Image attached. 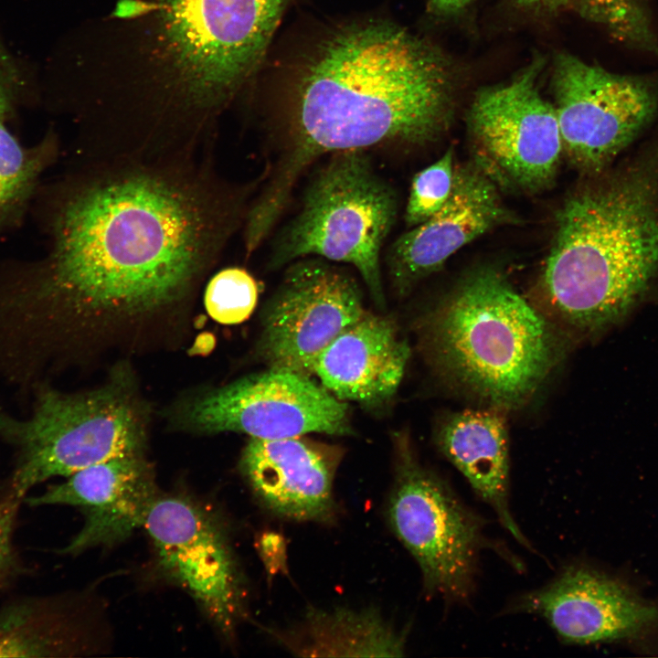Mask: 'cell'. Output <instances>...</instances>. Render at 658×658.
I'll list each match as a JSON object with an SVG mask.
<instances>
[{"mask_svg":"<svg viewBox=\"0 0 658 658\" xmlns=\"http://www.w3.org/2000/svg\"><path fill=\"white\" fill-rule=\"evenodd\" d=\"M260 182L228 181L211 154L85 161L56 196L48 255L0 282V358L45 367L91 319L186 297L242 228Z\"/></svg>","mask_w":658,"mask_h":658,"instance_id":"1","label":"cell"},{"mask_svg":"<svg viewBox=\"0 0 658 658\" xmlns=\"http://www.w3.org/2000/svg\"><path fill=\"white\" fill-rule=\"evenodd\" d=\"M289 1L115 0L87 33L82 111L143 153L211 145Z\"/></svg>","mask_w":658,"mask_h":658,"instance_id":"2","label":"cell"},{"mask_svg":"<svg viewBox=\"0 0 658 658\" xmlns=\"http://www.w3.org/2000/svg\"><path fill=\"white\" fill-rule=\"evenodd\" d=\"M450 107L444 61L407 30L367 22L333 32L291 89L256 211L278 220L300 176L324 154L430 141L445 127Z\"/></svg>","mask_w":658,"mask_h":658,"instance_id":"3","label":"cell"},{"mask_svg":"<svg viewBox=\"0 0 658 658\" xmlns=\"http://www.w3.org/2000/svg\"><path fill=\"white\" fill-rule=\"evenodd\" d=\"M568 198L542 275L551 311L583 333L621 322L658 274V139Z\"/></svg>","mask_w":658,"mask_h":658,"instance_id":"4","label":"cell"},{"mask_svg":"<svg viewBox=\"0 0 658 658\" xmlns=\"http://www.w3.org/2000/svg\"><path fill=\"white\" fill-rule=\"evenodd\" d=\"M420 329L438 370L501 409L531 398L557 356L548 321L491 268L468 275Z\"/></svg>","mask_w":658,"mask_h":658,"instance_id":"5","label":"cell"},{"mask_svg":"<svg viewBox=\"0 0 658 658\" xmlns=\"http://www.w3.org/2000/svg\"><path fill=\"white\" fill-rule=\"evenodd\" d=\"M397 213L396 193L366 150L334 153L311 180L298 213L275 238L269 264L276 269L311 256L348 263L383 308L380 253Z\"/></svg>","mask_w":658,"mask_h":658,"instance_id":"6","label":"cell"},{"mask_svg":"<svg viewBox=\"0 0 658 658\" xmlns=\"http://www.w3.org/2000/svg\"><path fill=\"white\" fill-rule=\"evenodd\" d=\"M26 417L0 412V438L16 462L10 489L24 497L56 476H69L114 458L143 454L144 425L137 403L122 387L109 386L69 394L46 383L32 390Z\"/></svg>","mask_w":658,"mask_h":658,"instance_id":"7","label":"cell"},{"mask_svg":"<svg viewBox=\"0 0 658 658\" xmlns=\"http://www.w3.org/2000/svg\"><path fill=\"white\" fill-rule=\"evenodd\" d=\"M395 446L387 520L417 562L426 594L446 604L468 603L484 548L494 549L520 569V562L486 536L484 519L419 462L407 438L397 437Z\"/></svg>","mask_w":658,"mask_h":658,"instance_id":"8","label":"cell"},{"mask_svg":"<svg viewBox=\"0 0 658 658\" xmlns=\"http://www.w3.org/2000/svg\"><path fill=\"white\" fill-rule=\"evenodd\" d=\"M554 83L563 154L589 175L610 169L657 111L650 79L610 72L568 54L557 57Z\"/></svg>","mask_w":658,"mask_h":658,"instance_id":"9","label":"cell"},{"mask_svg":"<svg viewBox=\"0 0 658 658\" xmlns=\"http://www.w3.org/2000/svg\"><path fill=\"white\" fill-rule=\"evenodd\" d=\"M156 566L228 639L247 615L244 578L222 520L198 501L158 494L143 526Z\"/></svg>","mask_w":658,"mask_h":658,"instance_id":"10","label":"cell"},{"mask_svg":"<svg viewBox=\"0 0 658 658\" xmlns=\"http://www.w3.org/2000/svg\"><path fill=\"white\" fill-rule=\"evenodd\" d=\"M541 66L482 90L469 115L477 165L496 184L526 192L553 183L563 153L555 107L537 89Z\"/></svg>","mask_w":658,"mask_h":658,"instance_id":"11","label":"cell"},{"mask_svg":"<svg viewBox=\"0 0 658 658\" xmlns=\"http://www.w3.org/2000/svg\"><path fill=\"white\" fill-rule=\"evenodd\" d=\"M365 312L347 272L319 257L299 259L265 307L259 353L270 368L310 376L321 353Z\"/></svg>","mask_w":658,"mask_h":658,"instance_id":"12","label":"cell"},{"mask_svg":"<svg viewBox=\"0 0 658 658\" xmlns=\"http://www.w3.org/2000/svg\"><path fill=\"white\" fill-rule=\"evenodd\" d=\"M186 417L201 431H236L261 440L351 432L343 400L310 376L273 368L200 397Z\"/></svg>","mask_w":658,"mask_h":658,"instance_id":"13","label":"cell"},{"mask_svg":"<svg viewBox=\"0 0 658 658\" xmlns=\"http://www.w3.org/2000/svg\"><path fill=\"white\" fill-rule=\"evenodd\" d=\"M512 612L543 618L564 643L593 644L636 636L658 625V606L583 564L565 566L547 584L518 596Z\"/></svg>","mask_w":658,"mask_h":658,"instance_id":"14","label":"cell"},{"mask_svg":"<svg viewBox=\"0 0 658 658\" xmlns=\"http://www.w3.org/2000/svg\"><path fill=\"white\" fill-rule=\"evenodd\" d=\"M497 184L477 164L455 170L451 193L430 218L389 247L386 266L393 291L408 295L457 250L506 219Z\"/></svg>","mask_w":658,"mask_h":658,"instance_id":"15","label":"cell"},{"mask_svg":"<svg viewBox=\"0 0 658 658\" xmlns=\"http://www.w3.org/2000/svg\"><path fill=\"white\" fill-rule=\"evenodd\" d=\"M158 494L143 454H134L82 469L27 502L36 506L82 508L84 525L65 548L67 553H80L94 547L113 546L143 526Z\"/></svg>","mask_w":658,"mask_h":658,"instance_id":"16","label":"cell"},{"mask_svg":"<svg viewBox=\"0 0 658 658\" xmlns=\"http://www.w3.org/2000/svg\"><path fill=\"white\" fill-rule=\"evenodd\" d=\"M342 453L299 437L250 438L240 470L258 500L272 514L293 521L329 522L336 505L334 478Z\"/></svg>","mask_w":658,"mask_h":658,"instance_id":"17","label":"cell"},{"mask_svg":"<svg viewBox=\"0 0 658 658\" xmlns=\"http://www.w3.org/2000/svg\"><path fill=\"white\" fill-rule=\"evenodd\" d=\"M409 356L396 322L366 311L321 353L313 374L337 398L373 407L396 393Z\"/></svg>","mask_w":658,"mask_h":658,"instance_id":"18","label":"cell"},{"mask_svg":"<svg viewBox=\"0 0 658 658\" xmlns=\"http://www.w3.org/2000/svg\"><path fill=\"white\" fill-rule=\"evenodd\" d=\"M503 410L489 406L447 417L437 431L436 444L491 506L503 527L532 550L510 509L508 436Z\"/></svg>","mask_w":658,"mask_h":658,"instance_id":"19","label":"cell"},{"mask_svg":"<svg viewBox=\"0 0 658 658\" xmlns=\"http://www.w3.org/2000/svg\"><path fill=\"white\" fill-rule=\"evenodd\" d=\"M277 637L293 653L310 657H400L407 642L404 631L372 608L311 609Z\"/></svg>","mask_w":658,"mask_h":658,"instance_id":"20","label":"cell"},{"mask_svg":"<svg viewBox=\"0 0 658 658\" xmlns=\"http://www.w3.org/2000/svg\"><path fill=\"white\" fill-rule=\"evenodd\" d=\"M21 70L0 82V231L15 218L41 172L57 154L49 138L33 148H24L5 126V117L22 82Z\"/></svg>","mask_w":658,"mask_h":658,"instance_id":"21","label":"cell"},{"mask_svg":"<svg viewBox=\"0 0 658 658\" xmlns=\"http://www.w3.org/2000/svg\"><path fill=\"white\" fill-rule=\"evenodd\" d=\"M41 614L29 606L0 614V657H43L69 650L60 625Z\"/></svg>","mask_w":658,"mask_h":658,"instance_id":"22","label":"cell"},{"mask_svg":"<svg viewBox=\"0 0 658 658\" xmlns=\"http://www.w3.org/2000/svg\"><path fill=\"white\" fill-rule=\"evenodd\" d=\"M259 292L258 281L246 269L225 267L208 281L204 295L205 307L216 322L239 324L253 313Z\"/></svg>","mask_w":658,"mask_h":658,"instance_id":"23","label":"cell"},{"mask_svg":"<svg viewBox=\"0 0 658 658\" xmlns=\"http://www.w3.org/2000/svg\"><path fill=\"white\" fill-rule=\"evenodd\" d=\"M454 175L453 152L449 149L414 176L405 211L408 226L424 222L444 205L451 193Z\"/></svg>","mask_w":658,"mask_h":658,"instance_id":"24","label":"cell"},{"mask_svg":"<svg viewBox=\"0 0 658 658\" xmlns=\"http://www.w3.org/2000/svg\"><path fill=\"white\" fill-rule=\"evenodd\" d=\"M22 499L9 488L0 494V576L7 567L11 556V538L18 503Z\"/></svg>","mask_w":658,"mask_h":658,"instance_id":"25","label":"cell"},{"mask_svg":"<svg viewBox=\"0 0 658 658\" xmlns=\"http://www.w3.org/2000/svg\"><path fill=\"white\" fill-rule=\"evenodd\" d=\"M258 550L270 575L286 570V546L281 536L263 533L258 541Z\"/></svg>","mask_w":658,"mask_h":658,"instance_id":"26","label":"cell"},{"mask_svg":"<svg viewBox=\"0 0 658 658\" xmlns=\"http://www.w3.org/2000/svg\"><path fill=\"white\" fill-rule=\"evenodd\" d=\"M472 0H430L429 8L436 15H447L463 8Z\"/></svg>","mask_w":658,"mask_h":658,"instance_id":"27","label":"cell"},{"mask_svg":"<svg viewBox=\"0 0 658 658\" xmlns=\"http://www.w3.org/2000/svg\"><path fill=\"white\" fill-rule=\"evenodd\" d=\"M17 70H19L18 65L0 37V82Z\"/></svg>","mask_w":658,"mask_h":658,"instance_id":"28","label":"cell"},{"mask_svg":"<svg viewBox=\"0 0 658 658\" xmlns=\"http://www.w3.org/2000/svg\"><path fill=\"white\" fill-rule=\"evenodd\" d=\"M518 3L524 5H551L557 4H563L568 0H517Z\"/></svg>","mask_w":658,"mask_h":658,"instance_id":"29","label":"cell"}]
</instances>
